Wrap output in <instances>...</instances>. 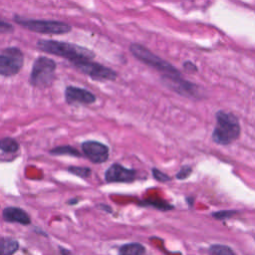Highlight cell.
I'll list each match as a JSON object with an SVG mask.
<instances>
[{"label": "cell", "instance_id": "cell-1", "mask_svg": "<svg viewBox=\"0 0 255 255\" xmlns=\"http://www.w3.org/2000/svg\"><path fill=\"white\" fill-rule=\"evenodd\" d=\"M37 47L48 54H54L59 57L65 58L72 63L81 60H93L95 54L82 46L67 43V42H59L53 40H39L37 42Z\"/></svg>", "mask_w": 255, "mask_h": 255}, {"label": "cell", "instance_id": "cell-2", "mask_svg": "<svg viewBox=\"0 0 255 255\" xmlns=\"http://www.w3.org/2000/svg\"><path fill=\"white\" fill-rule=\"evenodd\" d=\"M216 126L212 132V139L217 144L227 145L240 135V125L238 119L231 113L219 111L216 113Z\"/></svg>", "mask_w": 255, "mask_h": 255}, {"label": "cell", "instance_id": "cell-3", "mask_svg": "<svg viewBox=\"0 0 255 255\" xmlns=\"http://www.w3.org/2000/svg\"><path fill=\"white\" fill-rule=\"evenodd\" d=\"M14 20L20 26L41 34L61 35L69 33L72 27L64 22L55 20H39V19H25L19 16H15Z\"/></svg>", "mask_w": 255, "mask_h": 255}, {"label": "cell", "instance_id": "cell-4", "mask_svg": "<svg viewBox=\"0 0 255 255\" xmlns=\"http://www.w3.org/2000/svg\"><path fill=\"white\" fill-rule=\"evenodd\" d=\"M56 63L48 57H39L35 62L30 74V84L36 88L49 87L55 78Z\"/></svg>", "mask_w": 255, "mask_h": 255}, {"label": "cell", "instance_id": "cell-5", "mask_svg": "<svg viewBox=\"0 0 255 255\" xmlns=\"http://www.w3.org/2000/svg\"><path fill=\"white\" fill-rule=\"evenodd\" d=\"M129 50L137 60L141 61L147 66H150L158 71H162L165 74H173V75L180 74L178 70L175 69L170 63L159 58L158 56H156L155 54H153L152 52H150L148 49H146L144 46L140 44L132 43L129 47Z\"/></svg>", "mask_w": 255, "mask_h": 255}, {"label": "cell", "instance_id": "cell-6", "mask_svg": "<svg viewBox=\"0 0 255 255\" xmlns=\"http://www.w3.org/2000/svg\"><path fill=\"white\" fill-rule=\"evenodd\" d=\"M24 56L20 49L16 47L5 48L0 55V74L3 77L16 75L22 68Z\"/></svg>", "mask_w": 255, "mask_h": 255}, {"label": "cell", "instance_id": "cell-7", "mask_svg": "<svg viewBox=\"0 0 255 255\" xmlns=\"http://www.w3.org/2000/svg\"><path fill=\"white\" fill-rule=\"evenodd\" d=\"M73 65L81 73L96 81H114L117 78V73L114 70L99 63H94L92 60L77 61Z\"/></svg>", "mask_w": 255, "mask_h": 255}, {"label": "cell", "instance_id": "cell-8", "mask_svg": "<svg viewBox=\"0 0 255 255\" xmlns=\"http://www.w3.org/2000/svg\"><path fill=\"white\" fill-rule=\"evenodd\" d=\"M162 84L168 89L185 97H198V87L184 79H181L180 74H165L161 77Z\"/></svg>", "mask_w": 255, "mask_h": 255}, {"label": "cell", "instance_id": "cell-9", "mask_svg": "<svg viewBox=\"0 0 255 255\" xmlns=\"http://www.w3.org/2000/svg\"><path fill=\"white\" fill-rule=\"evenodd\" d=\"M84 154L94 163H103L109 158V147L96 140H87L82 143Z\"/></svg>", "mask_w": 255, "mask_h": 255}, {"label": "cell", "instance_id": "cell-10", "mask_svg": "<svg viewBox=\"0 0 255 255\" xmlns=\"http://www.w3.org/2000/svg\"><path fill=\"white\" fill-rule=\"evenodd\" d=\"M136 171L123 166L120 163L112 164L105 172L107 182H132L135 180Z\"/></svg>", "mask_w": 255, "mask_h": 255}, {"label": "cell", "instance_id": "cell-11", "mask_svg": "<svg viewBox=\"0 0 255 255\" xmlns=\"http://www.w3.org/2000/svg\"><path fill=\"white\" fill-rule=\"evenodd\" d=\"M65 99L68 104H85L90 105L96 102V96L88 90L69 86L65 91Z\"/></svg>", "mask_w": 255, "mask_h": 255}, {"label": "cell", "instance_id": "cell-12", "mask_svg": "<svg viewBox=\"0 0 255 255\" xmlns=\"http://www.w3.org/2000/svg\"><path fill=\"white\" fill-rule=\"evenodd\" d=\"M2 216H3V219L7 222L19 223L22 225H28L31 223V219L28 213L19 207L10 206V207L4 208L2 212Z\"/></svg>", "mask_w": 255, "mask_h": 255}, {"label": "cell", "instance_id": "cell-13", "mask_svg": "<svg viewBox=\"0 0 255 255\" xmlns=\"http://www.w3.org/2000/svg\"><path fill=\"white\" fill-rule=\"evenodd\" d=\"M19 248L17 240L10 237H1L0 255H13Z\"/></svg>", "mask_w": 255, "mask_h": 255}, {"label": "cell", "instance_id": "cell-14", "mask_svg": "<svg viewBox=\"0 0 255 255\" xmlns=\"http://www.w3.org/2000/svg\"><path fill=\"white\" fill-rule=\"evenodd\" d=\"M145 248L137 242L124 244L119 249V255H144Z\"/></svg>", "mask_w": 255, "mask_h": 255}, {"label": "cell", "instance_id": "cell-15", "mask_svg": "<svg viewBox=\"0 0 255 255\" xmlns=\"http://www.w3.org/2000/svg\"><path fill=\"white\" fill-rule=\"evenodd\" d=\"M0 148L6 153H15L19 149V143L12 137H4L0 141Z\"/></svg>", "mask_w": 255, "mask_h": 255}, {"label": "cell", "instance_id": "cell-16", "mask_svg": "<svg viewBox=\"0 0 255 255\" xmlns=\"http://www.w3.org/2000/svg\"><path fill=\"white\" fill-rule=\"evenodd\" d=\"M50 153L56 154V155L69 154V155L77 156V157H80V156H81V152H80L78 149H76L75 147L70 146V145H61V146L54 147L53 149L50 150Z\"/></svg>", "mask_w": 255, "mask_h": 255}, {"label": "cell", "instance_id": "cell-17", "mask_svg": "<svg viewBox=\"0 0 255 255\" xmlns=\"http://www.w3.org/2000/svg\"><path fill=\"white\" fill-rule=\"evenodd\" d=\"M209 254L210 255H235V253L230 247L226 245H221V244L211 245L209 248Z\"/></svg>", "mask_w": 255, "mask_h": 255}, {"label": "cell", "instance_id": "cell-18", "mask_svg": "<svg viewBox=\"0 0 255 255\" xmlns=\"http://www.w3.org/2000/svg\"><path fill=\"white\" fill-rule=\"evenodd\" d=\"M68 170L82 178H88L91 175V169L89 167H82V166H70Z\"/></svg>", "mask_w": 255, "mask_h": 255}, {"label": "cell", "instance_id": "cell-19", "mask_svg": "<svg viewBox=\"0 0 255 255\" xmlns=\"http://www.w3.org/2000/svg\"><path fill=\"white\" fill-rule=\"evenodd\" d=\"M236 213H237L236 210H221V211H217L215 213H212V216L214 218L218 219V220H222V219L230 218L231 216H233Z\"/></svg>", "mask_w": 255, "mask_h": 255}, {"label": "cell", "instance_id": "cell-20", "mask_svg": "<svg viewBox=\"0 0 255 255\" xmlns=\"http://www.w3.org/2000/svg\"><path fill=\"white\" fill-rule=\"evenodd\" d=\"M152 175L156 180H158L160 182H166V181H169L171 179L170 176H168L167 174H165L164 172L160 171L157 168H152Z\"/></svg>", "mask_w": 255, "mask_h": 255}, {"label": "cell", "instance_id": "cell-21", "mask_svg": "<svg viewBox=\"0 0 255 255\" xmlns=\"http://www.w3.org/2000/svg\"><path fill=\"white\" fill-rule=\"evenodd\" d=\"M191 171H192V169H191V167L189 165H184L177 172L176 178H178V179H185V178H187L190 175Z\"/></svg>", "mask_w": 255, "mask_h": 255}, {"label": "cell", "instance_id": "cell-22", "mask_svg": "<svg viewBox=\"0 0 255 255\" xmlns=\"http://www.w3.org/2000/svg\"><path fill=\"white\" fill-rule=\"evenodd\" d=\"M0 31L2 33H8V32H12L13 31V26L7 22H5L4 20H2L0 22Z\"/></svg>", "mask_w": 255, "mask_h": 255}, {"label": "cell", "instance_id": "cell-23", "mask_svg": "<svg viewBox=\"0 0 255 255\" xmlns=\"http://www.w3.org/2000/svg\"><path fill=\"white\" fill-rule=\"evenodd\" d=\"M183 68H184L187 72H195V71H197L196 66H195L192 62H189V61H186V62L183 63Z\"/></svg>", "mask_w": 255, "mask_h": 255}, {"label": "cell", "instance_id": "cell-24", "mask_svg": "<svg viewBox=\"0 0 255 255\" xmlns=\"http://www.w3.org/2000/svg\"><path fill=\"white\" fill-rule=\"evenodd\" d=\"M60 253H61V255H74L71 251H69V250H67V249H65V248H62V247H60Z\"/></svg>", "mask_w": 255, "mask_h": 255}, {"label": "cell", "instance_id": "cell-25", "mask_svg": "<svg viewBox=\"0 0 255 255\" xmlns=\"http://www.w3.org/2000/svg\"><path fill=\"white\" fill-rule=\"evenodd\" d=\"M76 202H78V199H74V200H69L68 204H76Z\"/></svg>", "mask_w": 255, "mask_h": 255}]
</instances>
